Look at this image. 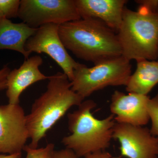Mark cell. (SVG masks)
<instances>
[{
  "mask_svg": "<svg viewBox=\"0 0 158 158\" xmlns=\"http://www.w3.org/2000/svg\"><path fill=\"white\" fill-rule=\"evenodd\" d=\"M65 48L79 59L94 64L122 56L117 33L98 20L81 19L59 26Z\"/></svg>",
  "mask_w": 158,
  "mask_h": 158,
  "instance_id": "1",
  "label": "cell"
},
{
  "mask_svg": "<svg viewBox=\"0 0 158 158\" xmlns=\"http://www.w3.org/2000/svg\"><path fill=\"white\" fill-rule=\"evenodd\" d=\"M46 90L35 100L31 112L27 115V123L31 143L29 147L38 148L47 133L74 106L84 99L72 90L71 82L63 73L50 76Z\"/></svg>",
  "mask_w": 158,
  "mask_h": 158,
  "instance_id": "2",
  "label": "cell"
},
{
  "mask_svg": "<svg viewBox=\"0 0 158 158\" xmlns=\"http://www.w3.org/2000/svg\"><path fill=\"white\" fill-rule=\"evenodd\" d=\"M96 103L84 101L78 109L68 113V129L71 134L62 138L65 148L72 150L79 158L93 153L104 151L110 146L116 123L114 115L97 118L91 113Z\"/></svg>",
  "mask_w": 158,
  "mask_h": 158,
  "instance_id": "3",
  "label": "cell"
},
{
  "mask_svg": "<svg viewBox=\"0 0 158 158\" xmlns=\"http://www.w3.org/2000/svg\"><path fill=\"white\" fill-rule=\"evenodd\" d=\"M137 11L125 7L117 34L122 56L130 61L158 58V9L139 5Z\"/></svg>",
  "mask_w": 158,
  "mask_h": 158,
  "instance_id": "4",
  "label": "cell"
},
{
  "mask_svg": "<svg viewBox=\"0 0 158 158\" xmlns=\"http://www.w3.org/2000/svg\"><path fill=\"white\" fill-rule=\"evenodd\" d=\"M131 75V61L122 56L106 59L93 67L82 64L74 73L71 89L85 99L109 86H126Z\"/></svg>",
  "mask_w": 158,
  "mask_h": 158,
  "instance_id": "5",
  "label": "cell"
},
{
  "mask_svg": "<svg viewBox=\"0 0 158 158\" xmlns=\"http://www.w3.org/2000/svg\"><path fill=\"white\" fill-rule=\"evenodd\" d=\"M18 17L33 28L81 19L75 0H21Z\"/></svg>",
  "mask_w": 158,
  "mask_h": 158,
  "instance_id": "6",
  "label": "cell"
},
{
  "mask_svg": "<svg viewBox=\"0 0 158 158\" xmlns=\"http://www.w3.org/2000/svg\"><path fill=\"white\" fill-rule=\"evenodd\" d=\"M59 25L48 24L40 27L26 42L25 48L32 52L48 55L63 71L70 82L75 70L81 63L77 62L67 52L59 37Z\"/></svg>",
  "mask_w": 158,
  "mask_h": 158,
  "instance_id": "7",
  "label": "cell"
},
{
  "mask_svg": "<svg viewBox=\"0 0 158 158\" xmlns=\"http://www.w3.org/2000/svg\"><path fill=\"white\" fill-rule=\"evenodd\" d=\"M30 135L27 115L19 104L0 106V154L20 153Z\"/></svg>",
  "mask_w": 158,
  "mask_h": 158,
  "instance_id": "8",
  "label": "cell"
},
{
  "mask_svg": "<svg viewBox=\"0 0 158 158\" xmlns=\"http://www.w3.org/2000/svg\"><path fill=\"white\" fill-rule=\"evenodd\" d=\"M113 138L119 142L122 156L158 157V138L153 135L147 127L116 122Z\"/></svg>",
  "mask_w": 158,
  "mask_h": 158,
  "instance_id": "9",
  "label": "cell"
},
{
  "mask_svg": "<svg viewBox=\"0 0 158 158\" xmlns=\"http://www.w3.org/2000/svg\"><path fill=\"white\" fill-rule=\"evenodd\" d=\"M148 95L115 90L111 98L110 110L117 123L143 127L150 121Z\"/></svg>",
  "mask_w": 158,
  "mask_h": 158,
  "instance_id": "10",
  "label": "cell"
},
{
  "mask_svg": "<svg viewBox=\"0 0 158 158\" xmlns=\"http://www.w3.org/2000/svg\"><path fill=\"white\" fill-rule=\"evenodd\" d=\"M42 57L35 56L26 59L19 68L10 72L7 77L6 96L10 104H19V98L23 91L31 85L40 81L48 80L40 71Z\"/></svg>",
  "mask_w": 158,
  "mask_h": 158,
  "instance_id": "11",
  "label": "cell"
},
{
  "mask_svg": "<svg viewBox=\"0 0 158 158\" xmlns=\"http://www.w3.org/2000/svg\"><path fill=\"white\" fill-rule=\"evenodd\" d=\"M126 0H75L81 19L98 20L116 33L121 26Z\"/></svg>",
  "mask_w": 158,
  "mask_h": 158,
  "instance_id": "12",
  "label": "cell"
},
{
  "mask_svg": "<svg viewBox=\"0 0 158 158\" xmlns=\"http://www.w3.org/2000/svg\"><path fill=\"white\" fill-rule=\"evenodd\" d=\"M37 29L31 27L24 23H13L9 19L0 20V50H11L22 54L25 59L30 54L25 48L28 40Z\"/></svg>",
  "mask_w": 158,
  "mask_h": 158,
  "instance_id": "13",
  "label": "cell"
},
{
  "mask_svg": "<svg viewBox=\"0 0 158 158\" xmlns=\"http://www.w3.org/2000/svg\"><path fill=\"white\" fill-rule=\"evenodd\" d=\"M137 68L131 75L126 89L129 93L148 95L158 84V60L137 61Z\"/></svg>",
  "mask_w": 158,
  "mask_h": 158,
  "instance_id": "14",
  "label": "cell"
},
{
  "mask_svg": "<svg viewBox=\"0 0 158 158\" xmlns=\"http://www.w3.org/2000/svg\"><path fill=\"white\" fill-rule=\"evenodd\" d=\"M20 1L0 0V20L18 17Z\"/></svg>",
  "mask_w": 158,
  "mask_h": 158,
  "instance_id": "15",
  "label": "cell"
},
{
  "mask_svg": "<svg viewBox=\"0 0 158 158\" xmlns=\"http://www.w3.org/2000/svg\"><path fill=\"white\" fill-rule=\"evenodd\" d=\"M23 151L26 152L25 158H53L55 145L49 143L45 147L32 148L26 145Z\"/></svg>",
  "mask_w": 158,
  "mask_h": 158,
  "instance_id": "16",
  "label": "cell"
},
{
  "mask_svg": "<svg viewBox=\"0 0 158 158\" xmlns=\"http://www.w3.org/2000/svg\"><path fill=\"white\" fill-rule=\"evenodd\" d=\"M150 120L152 122L151 133L158 138V92L155 96L150 98L148 104Z\"/></svg>",
  "mask_w": 158,
  "mask_h": 158,
  "instance_id": "17",
  "label": "cell"
},
{
  "mask_svg": "<svg viewBox=\"0 0 158 158\" xmlns=\"http://www.w3.org/2000/svg\"><path fill=\"white\" fill-rule=\"evenodd\" d=\"M11 71L7 65L0 69V91L7 89V77Z\"/></svg>",
  "mask_w": 158,
  "mask_h": 158,
  "instance_id": "18",
  "label": "cell"
},
{
  "mask_svg": "<svg viewBox=\"0 0 158 158\" xmlns=\"http://www.w3.org/2000/svg\"><path fill=\"white\" fill-rule=\"evenodd\" d=\"M53 158H79L75 153L69 148L55 150Z\"/></svg>",
  "mask_w": 158,
  "mask_h": 158,
  "instance_id": "19",
  "label": "cell"
},
{
  "mask_svg": "<svg viewBox=\"0 0 158 158\" xmlns=\"http://www.w3.org/2000/svg\"><path fill=\"white\" fill-rule=\"evenodd\" d=\"M84 158H119L113 157L110 153L105 151L93 153L85 156Z\"/></svg>",
  "mask_w": 158,
  "mask_h": 158,
  "instance_id": "20",
  "label": "cell"
},
{
  "mask_svg": "<svg viewBox=\"0 0 158 158\" xmlns=\"http://www.w3.org/2000/svg\"><path fill=\"white\" fill-rule=\"evenodd\" d=\"M22 153L14 154H0V158H21Z\"/></svg>",
  "mask_w": 158,
  "mask_h": 158,
  "instance_id": "21",
  "label": "cell"
}]
</instances>
